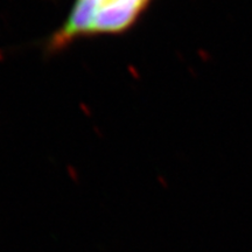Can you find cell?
<instances>
[{
  "label": "cell",
  "mask_w": 252,
  "mask_h": 252,
  "mask_svg": "<svg viewBox=\"0 0 252 252\" xmlns=\"http://www.w3.org/2000/svg\"><path fill=\"white\" fill-rule=\"evenodd\" d=\"M152 0H75L47 47L58 52L78 40L117 35L133 27Z\"/></svg>",
  "instance_id": "cell-1"
}]
</instances>
